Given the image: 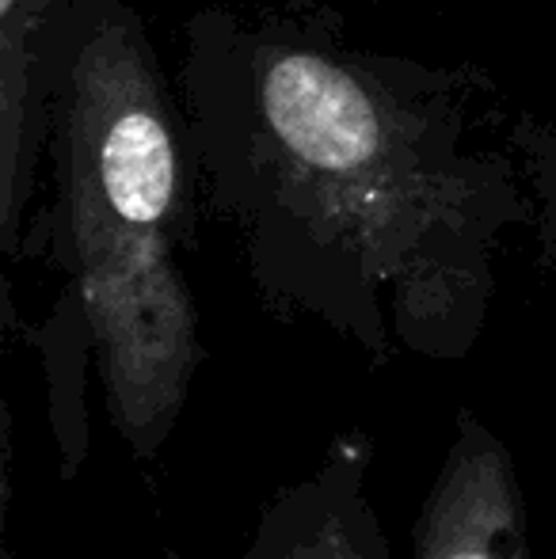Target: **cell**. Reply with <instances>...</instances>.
Returning <instances> with one entry per match:
<instances>
[{
	"mask_svg": "<svg viewBox=\"0 0 556 559\" xmlns=\"http://www.w3.org/2000/svg\"><path fill=\"white\" fill-rule=\"evenodd\" d=\"M66 217L107 412L138 456H156L184 412L199 358L191 294L171 263L168 233L127 228L84 210H66Z\"/></svg>",
	"mask_w": 556,
	"mask_h": 559,
	"instance_id": "6da1fadb",
	"label": "cell"
},
{
	"mask_svg": "<svg viewBox=\"0 0 556 559\" xmlns=\"http://www.w3.org/2000/svg\"><path fill=\"white\" fill-rule=\"evenodd\" d=\"M179 160L153 61L134 31L107 23L84 38L69 99L66 210L168 233Z\"/></svg>",
	"mask_w": 556,
	"mask_h": 559,
	"instance_id": "7a4b0ae2",
	"label": "cell"
},
{
	"mask_svg": "<svg viewBox=\"0 0 556 559\" xmlns=\"http://www.w3.org/2000/svg\"><path fill=\"white\" fill-rule=\"evenodd\" d=\"M409 559H534L514 456L473 412L458 415L453 442L412 530Z\"/></svg>",
	"mask_w": 556,
	"mask_h": 559,
	"instance_id": "3957f363",
	"label": "cell"
},
{
	"mask_svg": "<svg viewBox=\"0 0 556 559\" xmlns=\"http://www.w3.org/2000/svg\"><path fill=\"white\" fill-rule=\"evenodd\" d=\"M260 111L279 145L312 176L358 183L386 156L378 99L320 53H271L260 66Z\"/></svg>",
	"mask_w": 556,
	"mask_h": 559,
	"instance_id": "277c9868",
	"label": "cell"
},
{
	"mask_svg": "<svg viewBox=\"0 0 556 559\" xmlns=\"http://www.w3.org/2000/svg\"><path fill=\"white\" fill-rule=\"evenodd\" d=\"M245 559H393L370 495V442L347 435L263 507Z\"/></svg>",
	"mask_w": 556,
	"mask_h": 559,
	"instance_id": "5b68a950",
	"label": "cell"
},
{
	"mask_svg": "<svg viewBox=\"0 0 556 559\" xmlns=\"http://www.w3.org/2000/svg\"><path fill=\"white\" fill-rule=\"evenodd\" d=\"M46 0H0V228L4 248L15 243L27 160V107L35 73V38Z\"/></svg>",
	"mask_w": 556,
	"mask_h": 559,
	"instance_id": "8992f818",
	"label": "cell"
},
{
	"mask_svg": "<svg viewBox=\"0 0 556 559\" xmlns=\"http://www.w3.org/2000/svg\"><path fill=\"white\" fill-rule=\"evenodd\" d=\"M161 559H179V552H171V548H168V552H164Z\"/></svg>",
	"mask_w": 556,
	"mask_h": 559,
	"instance_id": "52a82bcc",
	"label": "cell"
}]
</instances>
